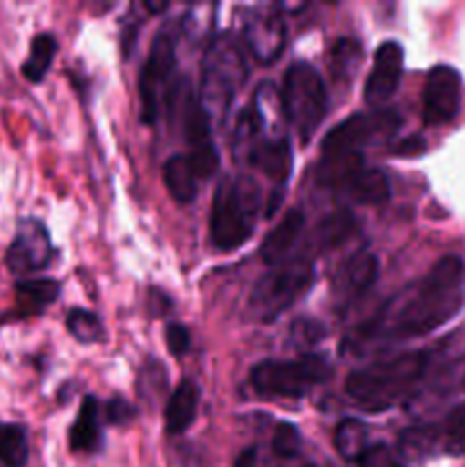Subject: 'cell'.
<instances>
[{"instance_id":"10","label":"cell","mask_w":465,"mask_h":467,"mask_svg":"<svg viewBox=\"0 0 465 467\" xmlns=\"http://www.w3.org/2000/svg\"><path fill=\"white\" fill-rule=\"evenodd\" d=\"M463 80L450 64H438L427 73L422 91V117L427 126H445L460 112Z\"/></svg>"},{"instance_id":"13","label":"cell","mask_w":465,"mask_h":467,"mask_svg":"<svg viewBox=\"0 0 465 467\" xmlns=\"http://www.w3.org/2000/svg\"><path fill=\"white\" fill-rule=\"evenodd\" d=\"M404 73V48L397 41H383L374 53L372 71L365 80V103L381 105L395 96Z\"/></svg>"},{"instance_id":"12","label":"cell","mask_w":465,"mask_h":467,"mask_svg":"<svg viewBox=\"0 0 465 467\" xmlns=\"http://www.w3.org/2000/svg\"><path fill=\"white\" fill-rule=\"evenodd\" d=\"M242 39L255 62L272 64L285 48V21L276 9H251L242 21Z\"/></svg>"},{"instance_id":"23","label":"cell","mask_w":465,"mask_h":467,"mask_svg":"<svg viewBox=\"0 0 465 467\" xmlns=\"http://www.w3.org/2000/svg\"><path fill=\"white\" fill-rule=\"evenodd\" d=\"M342 285L349 290L351 295H360V292L369 290L378 278V260L377 255L369 251H358L351 255L340 269Z\"/></svg>"},{"instance_id":"38","label":"cell","mask_w":465,"mask_h":467,"mask_svg":"<svg viewBox=\"0 0 465 467\" xmlns=\"http://www.w3.org/2000/svg\"><path fill=\"white\" fill-rule=\"evenodd\" d=\"M169 5L167 3H146V9H149V12H164V9H167Z\"/></svg>"},{"instance_id":"3","label":"cell","mask_w":465,"mask_h":467,"mask_svg":"<svg viewBox=\"0 0 465 467\" xmlns=\"http://www.w3.org/2000/svg\"><path fill=\"white\" fill-rule=\"evenodd\" d=\"M249 67L242 46L231 32L212 36L201 64L199 103L210 121H219L244 87Z\"/></svg>"},{"instance_id":"24","label":"cell","mask_w":465,"mask_h":467,"mask_svg":"<svg viewBox=\"0 0 465 467\" xmlns=\"http://www.w3.org/2000/svg\"><path fill=\"white\" fill-rule=\"evenodd\" d=\"M55 55H57V39H55V35H50V32L36 35L35 39H32L30 55H27V59L21 67L23 78L30 82L44 80L48 68L53 67Z\"/></svg>"},{"instance_id":"22","label":"cell","mask_w":465,"mask_h":467,"mask_svg":"<svg viewBox=\"0 0 465 467\" xmlns=\"http://www.w3.org/2000/svg\"><path fill=\"white\" fill-rule=\"evenodd\" d=\"M427 377V374H424ZM427 392H431L438 400H450V397L463 395L465 392V354L438 365L427 377Z\"/></svg>"},{"instance_id":"39","label":"cell","mask_w":465,"mask_h":467,"mask_svg":"<svg viewBox=\"0 0 465 467\" xmlns=\"http://www.w3.org/2000/svg\"><path fill=\"white\" fill-rule=\"evenodd\" d=\"M304 467H315V465H310V463H308V465H304Z\"/></svg>"},{"instance_id":"5","label":"cell","mask_w":465,"mask_h":467,"mask_svg":"<svg viewBox=\"0 0 465 467\" xmlns=\"http://www.w3.org/2000/svg\"><path fill=\"white\" fill-rule=\"evenodd\" d=\"M285 121L296 132L301 144H308L326 117L328 96L322 76L308 62H294L285 73L281 91Z\"/></svg>"},{"instance_id":"7","label":"cell","mask_w":465,"mask_h":467,"mask_svg":"<svg viewBox=\"0 0 465 467\" xmlns=\"http://www.w3.org/2000/svg\"><path fill=\"white\" fill-rule=\"evenodd\" d=\"M331 379V365L319 354L294 360H263L251 369V386L263 397L299 400Z\"/></svg>"},{"instance_id":"25","label":"cell","mask_w":465,"mask_h":467,"mask_svg":"<svg viewBox=\"0 0 465 467\" xmlns=\"http://www.w3.org/2000/svg\"><path fill=\"white\" fill-rule=\"evenodd\" d=\"M369 429L363 420L346 418L336 429V450L345 461H360L369 447Z\"/></svg>"},{"instance_id":"28","label":"cell","mask_w":465,"mask_h":467,"mask_svg":"<svg viewBox=\"0 0 465 467\" xmlns=\"http://www.w3.org/2000/svg\"><path fill=\"white\" fill-rule=\"evenodd\" d=\"M67 328L78 342L82 345H96V342L105 340V328L98 315L85 308H73L67 315Z\"/></svg>"},{"instance_id":"26","label":"cell","mask_w":465,"mask_h":467,"mask_svg":"<svg viewBox=\"0 0 465 467\" xmlns=\"http://www.w3.org/2000/svg\"><path fill=\"white\" fill-rule=\"evenodd\" d=\"M356 231V219L349 210H336L315 231V244L322 251H331L346 242V237Z\"/></svg>"},{"instance_id":"2","label":"cell","mask_w":465,"mask_h":467,"mask_svg":"<svg viewBox=\"0 0 465 467\" xmlns=\"http://www.w3.org/2000/svg\"><path fill=\"white\" fill-rule=\"evenodd\" d=\"M429 368V351H408L386 363L354 369L345 381V392L367 413L392 409L410 395Z\"/></svg>"},{"instance_id":"30","label":"cell","mask_w":465,"mask_h":467,"mask_svg":"<svg viewBox=\"0 0 465 467\" xmlns=\"http://www.w3.org/2000/svg\"><path fill=\"white\" fill-rule=\"evenodd\" d=\"M442 438H445V450L451 454H460L465 451V401L456 406L450 415H447L445 424H442Z\"/></svg>"},{"instance_id":"16","label":"cell","mask_w":465,"mask_h":467,"mask_svg":"<svg viewBox=\"0 0 465 467\" xmlns=\"http://www.w3.org/2000/svg\"><path fill=\"white\" fill-rule=\"evenodd\" d=\"M98 401L96 397H85L82 400L78 418L68 431V447L71 451L80 454H96L103 450V429H100Z\"/></svg>"},{"instance_id":"20","label":"cell","mask_w":465,"mask_h":467,"mask_svg":"<svg viewBox=\"0 0 465 467\" xmlns=\"http://www.w3.org/2000/svg\"><path fill=\"white\" fill-rule=\"evenodd\" d=\"M14 292H16V315L27 317V315H39L46 306L57 301L59 283L53 278H27L18 281Z\"/></svg>"},{"instance_id":"14","label":"cell","mask_w":465,"mask_h":467,"mask_svg":"<svg viewBox=\"0 0 465 467\" xmlns=\"http://www.w3.org/2000/svg\"><path fill=\"white\" fill-rule=\"evenodd\" d=\"M246 158L278 187L285 185L292 173V149L287 137H276V140L258 137L246 146Z\"/></svg>"},{"instance_id":"18","label":"cell","mask_w":465,"mask_h":467,"mask_svg":"<svg viewBox=\"0 0 465 467\" xmlns=\"http://www.w3.org/2000/svg\"><path fill=\"white\" fill-rule=\"evenodd\" d=\"M354 203L381 205L390 199V181L381 169L363 167L340 187Z\"/></svg>"},{"instance_id":"9","label":"cell","mask_w":465,"mask_h":467,"mask_svg":"<svg viewBox=\"0 0 465 467\" xmlns=\"http://www.w3.org/2000/svg\"><path fill=\"white\" fill-rule=\"evenodd\" d=\"M173 68H176V36H173L171 27H164L155 35L140 76L141 121L149 126L158 119L162 94L164 89H169L167 82Z\"/></svg>"},{"instance_id":"34","label":"cell","mask_w":465,"mask_h":467,"mask_svg":"<svg viewBox=\"0 0 465 467\" xmlns=\"http://www.w3.org/2000/svg\"><path fill=\"white\" fill-rule=\"evenodd\" d=\"M164 340H167L169 351H171L176 358L185 356L187 351H190V347H191L190 331H187L182 324H169L167 331H164Z\"/></svg>"},{"instance_id":"15","label":"cell","mask_w":465,"mask_h":467,"mask_svg":"<svg viewBox=\"0 0 465 467\" xmlns=\"http://www.w3.org/2000/svg\"><path fill=\"white\" fill-rule=\"evenodd\" d=\"M304 226V213H301L299 208L290 210V213H287L263 240V246H260V258H263V263L269 265V267H278V265H283L285 260H290L292 249H294L296 242H299Z\"/></svg>"},{"instance_id":"21","label":"cell","mask_w":465,"mask_h":467,"mask_svg":"<svg viewBox=\"0 0 465 467\" xmlns=\"http://www.w3.org/2000/svg\"><path fill=\"white\" fill-rule=\"evenodd\" d=\"M399 454L408 461H422L445 447L442 429L438 424H418L399 433Z\"/></svg>"},{"instance_id":"6","label":"cell","mask_w":465,"mask_h":467,"mask_svg":"<svg viewBox=\"0 0 465 467\" xmlns=\"http://www.w3.org/2000/svg\"><path fill=\"white\" fill-rule=\"evenodd\" d=\"M313 276L315 267L310 255H296L278 267H272L251 290V315L258 322H274L305 295Z\"/></svg>"},{"instance_id":"11","label":"cell","mask_w":465,"mask_h":467,"mask_svg":"<svg viewBox=\"0 0 465 467\" xmlns=\"http://www.w3.org/2000/svg\"><path fill=\"white\" fill-rule=\"evenodd\" d=\"M53 255L55 249L48 228L39 219L27 217L18 222L16 235L5 254V265L12 274L23 276V274L44 272L53 263Z\"/></svg>"},{"instance_id":"19","label":"cell","mask_w":465,"mask_h":467,"mask_svg":"<svg viewBox=\"0 0 465 467\" xmlns=\"http://www.w3.org/2000/svg\"><path fill=\"white\" fill-rule=\"evenodd\" d=\"M162 178L171 199L181 205H190L199 194V176L187 155H171L162 167Z\"/></svg>"},{"instance_id":"1","label":"cell","mask_w":465,"mask_h":467,"mask_svg":"<svg viewBox=\"0 0 465 467\" xmlns=\"http://www.w3.org/2000/svg\"><path fill=\"white\" fill-rule=\"evenodd\" d=\"M465 265L459 255H442L418 283L390 296L372 322L360 327V342L413 340L445 327L465 304Z\"/></svg>"},{"instance_id":"36","label":"cell","mask_w":465,"mask_h":467,"mask_svg":"<svg viewBox=\"0 0 465 467\" xmlns=\"http://www.w3.org/2000/svg\"><path fill=\"white\" fill-rule=\"evenodd\" d=\"M427 150V141L422 137H408V140L399 141V144L392 149L395 155H404V158H413V155H422Z\"/></svg>"},{"instance_id":"31","label":"cell","mask_w":465,"mask_h":467,"mask_svg":"<svg viewBox=\"0 0 465 467\" xmlns=\"http://www.w3.org/2000/svg\"><path fill=\"white\" fill-rule=\"evenodd\" d=\"M272 450L274 454L281 456V459H294L301 451V433L294 424L281 422L274 431L272 438Z\"/></svg>"},{"instance_id":"33","label":"cell","mask_w":465,"mask_h":467,"mask_svg":"<svg viewBox=\"0 0 465 467\" xmlns=\"http://www.w3.org/2000/svg\"><path fill=\"white\" fill-rule=\"evenodd\" d=\"M358 467H406L388 445H369L360 456Z\"/></svg>"},{"instance_id":"17","label":"cell","mask_w":465,"mask_h":467,"mask_svg":"<svg viewBox=\"0 0 465 467\" xmlns=\"http://www.w3.org/2000/svg\"><path fill=\"white\" fill-rule=\"evenodd\" d=\"M199 400L201 390L191 379L178 383L171 400L167 401V409H164V429H167V433L178 436V433H185L194 424L196 413H199Z\"/></svg>"},{"instance_id":"37","label":"cell","mask_w":465,"mask_h":467,"mask_svg":"<svg viewBox=\"0 0 465 467\" xmlns=\"http://www.w3.org/2000/svg\"><path fill=\"white\" fill-rule=\"evenodd\" d=\"M258 465V450L255 447H249V450L242 451L235 459V465L232 467H255Z\"/></svg>"},{"instance_id":"8","label":"cell","mask_w":465,"mask_h":467,"mask_svg":"<svg viewBox=\"0 0 465 467\" xmlns=\"http://www.w3.org/2000/svg\"><path fill=\"white\" fill-rule=\"evenodd\" d=\"M401 119L392 108L372 109V112L351 114L337 123L322 141V158L336 155H363L367 146L386 140L399 128Z\"/></svg>"},{"instance_id":"29","label":"cell","mask_w":465,"mask_h":467,"mask_svg":"<svg viewBox=\"0 0 465 467\" xmlns=\"http://www.w3.org/2000/svg\"><path fill=\"white\" fill-rule=\"evenodd\" d=\"M363 59V48H360L358 41L354 39H340L333 48V71H336V78L354 76L356 67Z\"/></svg>"},{"instance_id":"32","label":"cell","mask_w":465,"mask_h":467,"mask_svg":"<svg viewBox=\"0 0 465 467\" xmlns=\"http://www.w3.org/2000/svg\"><path fill=\"white\" fill-rule=\"evenodd\" d=\"M324 336H326V331H324L322 324L315 322V319L304 317V319H296V322L292 324L290 337L296 347H313L317 345Z\"/></svg>"},{"instance_id":"35","label":"cell","mask_w":465,"mask_h":467,"mask_svg":"<svg viewBox=\"0 0 465 467\" xmlns=\"http://www.w3.org/2000/svg\"><path fill=\"white\" fill-rule=\"evenodd\" d=\"M105 415H108V422L109 424H123V422H130L132 418L137 415L135 406L128 404L123 400H112L105 409Z\"/></svg>"},{"instance_id":"4","label":"cell","mask_w":465,"mask_h":467,"mask_svg":"<svg viewBox=\"0 0 465 467\" xmlns=\"http://www.w3.org/2000/svg\"><path fill=\"white\" fill-rule=\"evenodd\" d=\"M263 194L253 178H223L210 213V237L219 251H235L253 235Z\"/></svg>"},{"instance_id":"27","label":"cell","mask_w":465,"mask_h":467,"mask_svg":"<svg viewBox=\"0 0 465 467\" xmlns=\"http://www.w3.org/2000/svg\"><path fill=\"white\" fill-rule=\"evenodd\" d=\"M30 459L27 431L21 424L0 422V463L5 467H26Z\"/></svg>"}]
</instances>
